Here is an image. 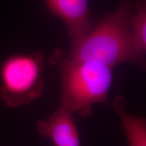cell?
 Returning a JSON list of instances; mask_svg holds the SVG:
<instances>
[{
    "label": "cell",
    "mask_w": 146,
    "mask_h": 146,
    "mask_svg": "<svg viewBox=\"0 0 146 146\" xmlns=\"http://www.w3.org/2000/svg\"><path fill=\"white\" fill-rule=\"evenodd\" d=\"M49 62L60 72V106L70 114L86 118L92 114L93 106L108 103L112 67L98 62L72 60L61 49L54 51Z\"/></svg>",
    "instance_id": "1"
},
{
    "label": "cell",
    "mask_w": 146,
    "mask_h": 146,
    "mask_svg": "<svg viewBox=\"0 0 146 146\" xmlns=\"http://www.w3.org/2000/svg\"><path fill=\"white\" fill-rule=\"evenodd\" d=\"M132 0H122L114 13L108 14L94 29L71 37L68 57L98 62L114 68L118 64H135L129 27Z\"/></svg>",
    "instance_id": "2"
},
{
    "label": "cell",
    "mask_w": 146,
    "mask_h": 146,
    "mask_svg": "<svg viewBox=\"0 0 146 146\" xmlns=\"http://www.w3.org/2000/svg\"><path fill=\"white\" fill-rule=\"evenodd\" d=\"M43 62L41 52L13 55L3 62L0 68V94L5 106L27 105L41 97L44 88Z\"/></svg>",
    "instance_id": "3"
},
{
    "label": "cell",
    "mask_w": 146,
    "mask_h": 146,
    "mask_svg": "<svg viewBox=\"0 0 146 146\" xmlns=\"http://www.w3.org/2000/svg\"><path fill=\"white\" fill-rule=\"evenodd\" d=\"M45 3L51 13L64 23L70 37L87 33L94 27L88 0H45Z\"/></svg>",
    "instance_id": "4"
},
{
    "label": "cell",
    "mask_w": 146,
    "mask_h": 146,
    "mask_svg": "<svg viewBox=\"0 0 146 146\" xmlns=\"http://www.w3.org/2000/svg\"><path fill=\"white\" fill-rule=\"evenodd\" d=\"M72 114L61 106L45 120L36 123L38 132L54 146H81L80 135Z\"/></svg>",
    "instance_id": "5"
},
{
    "label": "cell",
    "mask_w": 146,
    "mask_h": 146,
    "mask_svg": "<svg viewBox=\"0 0 146 146\" xmlns=\"http://www.w3.org/2000/svg\"><path fill=\"white\" fill-rule=\"evenodd\" d=\"M113 110L119 116L129 146H146V120L127 110V101L117 95L111 103Z\"/></svg>",
    "instance_id": "6"
},
{
    "label": "cell",
    "mask_w": 146,
    "mask_h": 146,
    "mask_svg": "<svg viewBox=\"0 0 146 146\" xmlns=\"http://www.w3.org/2000/svg\"><path fill=\"white\" fill-rule=\"evenodd\" d=\"M135 13L130 16L129 27L135 64L145 67L146 52V0H137Z\"/></svg>",
    "instance_id": "7"
}]
</instances>
